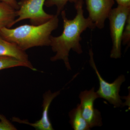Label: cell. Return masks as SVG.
<instances>
[{"label":"cell","instance_id":"1","mask_svg":"<svg viewBox=\"0 0 130 130\" xmlns=\"http://www.w3.org/2000/svg\"><path fill=\"white\" fill-rule=\"evenodd\" d=\"M83 0H79L74 7L76 14L74 19H68L67 17L66 11L63 10L61 12L63 22V30L59 36L50 37V46L52 50L56 53L51 57L50 60L55 61L62 60L68 71L71 70L69 61V53L71 50L78 54L83 53L81 42V35L87 29H95L94 24L88 18L84 16Z\"/></svg>","mask_w":130,"mask_h":130},{"label":"cell","instance_id":"2","mask_svg":"<svg viewBox=\"0 0 130 130\" xmlns=\"http://www.w3.org/2000/svg\"><path fill=\"white\" fill-rule=\"evenodd\" d=\"M59 23L58 16L56 14L39 25L25 24L14 29L2 28L0 36L25 51L33 47L50 46L51 33L58 28Z\"/></svg>","mask_w":130,"mask_h":130},{"label":"cell","instance_id":"3","mask_svg":"<svg viewBox=\"0 0 130 130\" xmlns=\"http://www.w3.org/2000/svg\"><path fill=\"white\" fill-rule=\"evenodd\" d=\"M130 15V7L118 5L112 8L108 19L109 22L110 35L112 46L110 56L119 59L121 57L122 36L126 20Z\"/></svg>","mask_w":130,"mask_h":130},{"label":"cell","instance_id":"4","mask_svg":"<svg viewBox=\"0 0 130 130\" xmlns=\"http://www.w3.org/2000/svg\"><path fill=\"white\" fill-rule=\"evenodd\" d=\"M89 63L91 66L94 70L98 78L100 87L97 91L99 98L106 100L115 108H119L123 105L121 96L120 95V87L125 81V76L123 74L119 76L113 83H109L105 81L101 76L98 70L94 59V54L92 48L89 50Z\"/></svg>","mask_w":130,"mask_h":130},{"label":"cell","instance_id":"5","mask_svg":"<svg viewBox=\"0 0 130 130\" xmlns=\"http://www.w3.org/2000/svg\"><path fill=\"white\" fill-rule=\"evenodd\" d=\"M46 0H20L19 9L16 10L17 17L13 25L24 20L29 19L31 24L38 25L44 24L52 18L54 15L47 13L43 7Z\"/></svg>","mask_w":130,"mask_h":130},{"label":"cell","instance_id":"6","mask_svg":"<svg viewBox=\"0 0 130 130\" xmlns=\"http://www.w3.org/2000/svg\"><path fill=\"white\" fill-rule=\"evenodd\" d=\"M79 98L82 115L90 129L96 126H101L103 123L101 112L95 108L94 106L95 101L99 98L94 88L81 91Z\"/></svg>","mask_w":130,"mask_h":130},{"label":"cell","instance_id":"7","mask_svg":"<svg viewBox=\"0 0 130 130\" xmlns=\"http://www.w3.org/2000/svg\"><path fill=\"white\" fill-rule=\"evenodd\" d=\"M88 18L95 28L100 29L105 27L106 20L115 4L114 0H85Z\"/></svg>","mask_w":130,"mask_h":130},{"label":"cell","instance_id":"8","mask_svg":"<svg viewBox=\"0 0 130 130\" xmlns=\"http://www.w3.org/2000/svg\"><path fill=\"white\" fill-rule=\"evenodd\" d=\"M60 91L52 93L48 91L44 93L43 96V112L41 119L35 123H31L26 120H22L18 118L13 117L12 121L21 124H25L34 127L38 130H53L52 124L48 116L50 107L53 100L60 94Z\"/></svg>","mask_w":130,"mask_h":130},{"label":"cell","instance_id":"9","mask_svg":"<svg viewBox=\"0 0 130 130\" xmlns=\"http://www.w3.org/2000/svg\"><path fill=\"white\" fill-rule=\"evenodd\" d=\"M0 56H7L32 65L25 51L13 43L8 41L0 36Z\"/></svg>","mask_w":130,"mask_h":130},{"label":"cell","instance_id":"10","mask_svg":"<svg viewBox=\"0 0 130 130\" xmlns=\"http://www.w3.org/2000/svg\"><path fill=\"white\" fill-rule=\"evenodd\" d=\"M16 17V10L0 1V30L4 28L12 27Z\"/></svg>","mask_w":130,"mask_h":130},{"label":"cell","instance_id":"11","mask_svg":"<svg viewBox=\"0 0 130 130\" xmlns=\"http://www.w3.org/2000/svg\"><path fill=\"white\" fill-rule=\"evenodd\" d=\"M70 123L74 130H89L90 128L82 115L81 105L78 104L76 107L69 113Z\"/></svg>","mask_w":130,"mask_h":130},{"label":"cell","instance_id":"12","mask_svg":"<svg viewBox=\"0 0 130 130\" xmlns=\"http://www.w3.org/2000/svg\"><path fill=\"white\" fill-rule=\"evenodd\" d=\"M24 67L33 71H37L32 65L19 60L16 58L7 56H0V71L16 67Z\"/></svg>","mask_w":130,"mask_h":130},{"label":"cell","instance_id":"13","mask_svg":"<svg viewBox=\"0 0 130 130\" xmlns=\"http://www.w3.org/2000/svg\"><path fill=\"white\" fill-rule=\"evenodd\" d=\"M79 0H46L44 5L47 7L55 6L57 8L56 15L59 16L64 10L65 6L68 2L76 4Z\"/></svg>","mask_w":130,"mask_h":130},{"label":"cell","instance_id":"14","mask_svg":"<svg viewBox=\"0 0 130 130\" xmlns=\"http://www.w3.org/2000/svg\"><path fill=\"white\" fill-rule=\"evenodd\" d=\"M130 44V15L126 20L122 36V44L129 46Z\"/></svg>","mask_w":130,"mask_h":130},{"label":"cell","instance_id":"15","mask_svg":"<svg viewBox=\"0 0 130 130\" xmlns=\"http://www.w3.org/2000/svg\"><path fill=\"white\" fill-rule=\"evenodd\" d=\"M16 128L3 115L0 114V130H15Z\"/></svg>","mask_w":130,"mask_h":130},{"label":"cell","instance_id":"16","mask_svg":"<svg viewBox=\"0 0 130 130\" xmlns=\"http://www.w3.org/2000/svg\"><path fill=\"white\" fill-rule=\"evenodd\" d=\"M0 1L7 3L16 10H18L19 8L17 0H0Z\"/></svg>","mask_w":130,"mask_h":130},{"label":"cell","instance_id":"17","mask_svg":"<svg viewBox=\"0 0 130 130\" xmlns=\"http://www.w3.org/2000/svg\"><path fill=\"white\" fill-rule=\"evenodd\" d=\"M118 5L130 7V0H116Z\"/></svg>","mask_w":130,"mask_h":130}]
</instances>
